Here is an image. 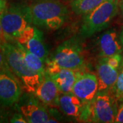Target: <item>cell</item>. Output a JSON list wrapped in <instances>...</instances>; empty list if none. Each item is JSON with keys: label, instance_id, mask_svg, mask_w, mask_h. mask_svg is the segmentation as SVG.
Masks as SVG:
<instances>
[{"label": "cell", "instance_id": "5", "mask_svg": "<svg viewBox=\"0 0 123 123\" xmlns=\"http://www.w3.org/2000/svg\"><path fill=\"white\" fill-rule=\"evenodd\" d=\"M85 62L84 48L78 38H71L62 43L46 64L72 70H78Z\"/></svg>", "mask_w": 123, "mask_h": 123}, {"label": "cell", "instance_id": "17", "mask_svg": "<svg viewBox=\"0 0 123 123\" xmlns=\"http://www.w3.org/2000/svg\"><path fill=\"white\" fill-rule=\"evenodd\" d=\"M105 0H69L72 10L78 15H86L91 12Z\"/></svg>", "mask_w": 123, "mask_h": 123}, {"label": "cell", "instance_id": "29", "mask_svg": "<svg viewBox=\"0 0 123 123\" xmlns=\"http://www.w3.org/2000/svg\"><path fill=\"white\" fill-rule=\"evenodd\" d=\"M114 1H118V3H119V1H120V0H114Z\"/></svg>", "mask_w": 123, "mask_h": 123}, {"label": "cell", "instance_id": "26", "mask_svg": "<svg viewBox=\"0 0 123 123\" xmlns=\"http://www.w3.org/2000/svg\"><path fill=\"white\" fill-rule=\"evenodd\" d=\"M8 6L6 0H0V14L2 13Z\"/></svg>", "mask_w": 123, "mask_h": 123}, {"label": "cell", "instance_id": "7", "mask_svg": "<svg viewBox=\"0 0 123 123\" xmlns=\"http://www.w3.org/2000/svg\"><path fill=\"white\" fill-rule=\"evenodd\" d=\"M20 81L11 70H0V106L10 107L18 103L23 93Z\"/></svg>", "mask_w": 123, "mask_h": 123}, {"label": "cell", "instance_id": "27", "mask_svg": "<svg viewBox=\"0 0 123 123\" xmlns=\"http://www.w3.org/2000/svg\"><path fill=\"white\" fill-rule=\"evenodd\" d=\"M118 7L119 10H120V14H121V17H122V18H123V0H120L119 1Z\"/></svg>", "mask_w": 123, "mask_h": 123}, {"label": "cell", "instance_id": "21", "mask_svg": "<svg viewBox=\"0 0 123 123\" xmlns=\"http://www.w3.org/2000/svg\"><path fill=\"white\" fill-rule=\"evenodd\" d=\"M1 69H8L11 70L10 66H8V64L7 62L6 58L5 56L4 52L2 48V46L0 45V70Z\"/></svg>", "mask_w": 123, "mask_h": 123}, {"label": "cell", "instance_id": "8", "mask_svg": "<svg viewBox=\"0 0 123 123\" xmlns=\"http://www.w3.org/2000/svg\"><path fill=\"white\" fill-rule=\"evenodd\" d=\"M21 98L19 100L18 109L26 118L27 123H49L51 118L50 112L37 97L28 95Z\"/></svg>", "mask_w": 123, "mask_h": 123}, {"label": "cell", "instance_id": "14", "mask_svg": "<svg viewBox=\"0 0 123 123\" xmlns=\"http://www.w3.org/2000/svg\"><path fill=\"white\" fill-rule=\"evenodd\" d=\"M76 70L60 67L56 73L51 75L60 93L72 92L75 81L80 73Z\"/></svg>", "mask_w": 123, "mask_h": 123}, {"label": "cell", "instance_id": "19", "mask_svg": "<svg viewBox=\"0 0 123 123\" xmlns=\"http://www.w3.org/2000/svg\"><path fill=\"white\" fill-rule=\"evenodd\" d=\"M36 30H37L36 27L30 25L28 27H27L26 29L23 31L21 34V35L16 39V40L23 45L26 43L28 40L30 39L35 34Z\"/></svg>", "mask_w": 123, "mask_h": 123}, {"label": "cell", "instance_id": "23", "mask_svg": "<svg viewBox=\"0 0 123 123\" xmlns=\"http://www.w3.org/2000/svg\"><path fill=\"white\" fill-rule=\"evenodd\" d=\"M12 40H12L10 38H9L8 36L5 34L4 31L1 27V21H0V45L3 46L5 44H6L7 43L12 41Z\"/></svg>", "mask_w": 123, "mask_h": 123}, {"label": "cell", "instance_id": "10", "mask_svg": "<svg viewBox=\"0 0 123 123\" xmlns=\"http://www.w3.org/2000/svg\"><path fill=\"white\" fill-rule=\"evenodd\" d=\"M36 97L45 105L51 107H59L60 92L50 74L46 72L43 79L36 89Z\"/></svg>", "mask_w": 123, "mask_h": 123}, {"label": "cell", "instance_id": "11", "mask_svg": "<svg viewBox=\"0 0 123 123\" xmlns=\"http://www.w3.org/2000/svg\"><path fill=\"white\" fill-rule=\"evenodd\" d=\"M97 46L101 57L121 54L123 50L120 36L115 29H110L102 34L98 38Z\"/></svg>", "mask_w": 123, "mask_h": 123}, {"label": "cell", "instance_id": "4", "mask_svg": "<svg viewBox=\"0 0 123 123\" xmlns=\"http://www.w3.org/2000/svg\"><path fill=\"white\" fill-rule=\"evenodd\" d=\"M0 21L5 34L12 40H16L27 27L32 24L28 4L8 5L0 14Z\"/></svg>", "mask_w": 123, "mask_h": 123}, {"label": "cell", "instance_id": "12", "mask_svg": "<svg viewBox=\"0 0 123 123\" xmlns=\"http://www.w3.org/2000/svg\"><path fill=\"white\" fill-rule=\"evenodd\" d=\"M96 70L98 91H111L118 77V69L110 66L102 57L97 63Z\"/></svg>", "mask_w": 123, "mask_h": 123}, {"label": "cell", "instance_id": "2", "mask_svg": "<svg viewBox=\"0 0 123 123\" xmlns=\"http://www.w3.org/2000/svg\"><path fill=\"white\" fill-rule=\"evenodd\" d=\"M2 48L8 66L20 81L23 90L28 93H35L44 77L27 66L14 40L3 45Z\"/></svg>", "mask_w": 123, "mask_h": 123}, {"label": "cell", "instance_id": "15", "mask_svg": "<svg viewBox=\"0 0 123 123\" xmlns=\"http://www.w3.org/2000/svg\"><path fill=\"white\" fill-rule=\"evenodd\" d=\"M23 45L29 51L39 57L44 63L48 60V50L43 41V32L38 29H37L35 34Z\"/></svg>", "mask_w": 123, "mask_h": 123}, {"label": "cell", "instance_id": "18", "mask_svg": "<svg viewBox=\"0 0 123 123\" xmlns=\"http://www.w3.org/2000/svg\"><path fill=\"white\" fill-rule=\"evenodd\" d=\"M119 102H123V71L119 73L114 88L111 90Z\"/></svg>", "mask_w": 123, "mask_h": 123}, {"label": "cell", "instance_id": "28", "mask_svg": "<svg viewBox=\"0 0 123 123\" xmlns=\"http://www.w3.org/2000/svg\"><path fill=\"white\" fill-rule=\"evenodd\" d=\"M120 42H121V43H122V45H123V29H122V30H121V32H120Z\"/></svg>", "mask_w": 123, "mask_h": 123}, {"label": "cell", "instance_id": "20", "mask_svg": "<svg viewBox=\"0 0 123 123\" xmlns=\"http://www.w3.org/2000/svg\"><path fill=\"white\" fill-rule=\"evenodd\" d=\"M103 58L110 66L116 69H118L123 62V56L121 54H116L110 57H104Z\"/></svg>", "mask_w": 123, "mask_h": 123}, {"label": "cell", "instance_id": "13", "mask_svg": "<svg viewBox=\"0 0 123 123\" xmlns=\"http://www.w3.org/2000/svg\"><path fill=\"white\" fill-rule=\"evenodd\" d=\"M85 103L73 92L61 93L59 97V107L68 116L79 117Z\"/></svg>", "mask_w": 123, "mask_h": 123}, {"label": "cell", "instance_id": "3", "mask_svg": "<svg viewBox=\"0 0 123 123\" xmlns=\"http://www.w3.org/2000/svg\"><path fill=\"white\" fill-rule=\"evenodd\" d=\"M118 2L105 0L102 4L85 15L79 34L82 38H88L105 30L118 12Z\"/></svg>", "mask_w": 123, "mask_h": 123}, {"label": "cell", "instance_id": "30", "mask_svg": "<svg viewBox=\"0 0 123 123\" xmlns=\"http://www.w3.org/2000/svg\"><path fill=\"white\" fill-rule=\"evenodd\" d=\"M122 71H123V68H122Z\"/></svg>", "mask_w": 123, "mask_h": 123}, {"label": "cell", "instance_id": "22", "mask_svg": "<svg viewBox=\"0 0 123 123\" xmlns=\"http://www.w3.org/2000/svg\"><path fill=\"white\" fill-rule=\"evenodd\" d=\"M10 123H27L26 118L24 117V116L19 111V113H15L12 115V117L10 119Z\"/></svg>", "mask_w": 123, "mask_h": 123}, {"label": "cell", "instance_id": "9", "mask_svg": "<svg viewBox=\"0 0 123 123\" xmlns=\"http://www.w3.org/2000/svg\"><path fill=\"white\" fill-rule=\"evenodd\" d=\"M98 92L97 75L91 73H79L75 81L72 92L84 103H89Z\"/></svg>", "mask_w": 123, "mask_h": 123}, {"label": "cell", "instance_id": "25", "mask_svg": "<svg viewBox=\"0 0 123 123\" xmlns=\"http://www.w3.org/2000/svg\"><path fill=\"white\" fill-rule=\"evenodd\" d=\"M9 117L8 112L4 110H0V123H5L8 122Z\"/></svg>", "mask_w": 123, "mask_h": 123}, {"label": "cell", "instance_id": "24", "mask_svg": "<svg viewBox=\"0 0 123 123\" xmlns=\"http://www.w3.org/2000/svg\"><path fill=\"white\" fill-rule=\"evenodd\" d=\"M115 123H123V102H122L120 105L118 107V114H117Z\"/></svg>", "mask_w": 123, "mask_h": 123}, {"label": "cell", "instance_id": "1", "mask_svg": "<svg viewBox=\"0 0 123 123\" xmlns=\"http://www.w3.org/2000/svg\"><path fill=\"white\" fill-rule=\"evenodd\" d=\"M31 23L47 30H57L66 22L68 10L60 0H34L28 5Z\"/></svg>", "mask_w": 123, "mask_h": 123}, {"label": "cell", "instance_id": "16", "mask_svg": "<svg viewBox=\"0 0 123 123\" xmlns=\"http://www.w3.org/2000/svg\"><path fill=\"white\" fill-rule=\"evenodd\" d=\"M14 43L15 44L17 48L22 55L23 58L27 66L31 69L38 73L40 74L44 75L46 73V68L44 66V62L39 57L34 55V53H31L27 49L24 45L19 43L16 40H14Z\"/></svg>", "mask_w": 123, "mask_h": 123}, {"label": "cell", "instance_id": "6", "mask_svg": "<svg viewBox=\"0 0 123 123\" xmlns=\"http://www.w3.org/2000/svg\"><path fill=\"white\" fill-rule=\"evenodd\" d=\"M91 121L94 123H115L118 105V101L111 91H98L90 102Z\"/></svg>", "mask_w": 123, "mask_h": 123}]
</instances>
